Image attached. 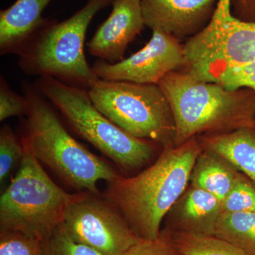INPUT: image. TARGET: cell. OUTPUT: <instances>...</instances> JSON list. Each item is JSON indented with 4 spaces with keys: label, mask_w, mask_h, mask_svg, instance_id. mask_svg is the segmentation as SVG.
Here are the masks:
<instances>
[{
    "label": "cell",
    "mask_w": 255,
    "mask_h": 255,
    "mask_svg": "<svg viewBox=\"0 0 255 255\" xmlns=\"http://www.w3.org/2000/svg\"><path fill=\"white\" fill-rule=\"evenodd\" d=\"M203 148L197 137L164 147L148 168L131 177L107 182L106 198L140 240H155L166 215L189 185L193 167Z\"/></svg>",
    "instance_id": "1"
},
{
    "label": "cell",
    "mask_w": 255,
    "mask_h": 255,
    "mask_svg": "<svg viewBox=\"0 0 255 255\" xmlns=\"http://www.w3.org/2000/svg\"><path fill=\"white\" fill-rule=\"evenodd\" d=\"M158 85L173 114L174 146L201 135L254 128L255 91L252 89L228 90L180 70L169 73Z\"/></svg>",
    "instance_id": "2"
},
{
    "label": "cell",
    "mask_w": 255,
    "mask_h": 255,
    "mask_svg": "<svg viewBox=\"0 0 255 255\" xmlns=\"http://www.w3.org/2000/svg\"><path fill=\"white\" fill-rule=\"evenodd\" d=\"M28 101L25 133L33 155L77 190L99 194L97 182H112L120 174L71 135L58 111L34 83L22 82Z\"/></svg>",
    "instance_id": "3"
},
{
    "label": "cell",
    "mask_w": 255,
    "mask_h": 255,
    "mask_svg": "<svg viewBox=\"0 0 255 255\" xmlns=\"http://www.w3.org/2000/svg\"><path fill=\"white\" fill-rule=\"evenodd\" d=\"M113 0H87L70 17L48 22L18 55V66L28 75L49 77L89 90L100 79L85 58V38L95 15Z\"/></svg>",
    "instance_id": "4"
},
{
    "label": "cell",
    "mask_w": 255,
    "mask_h": 255,
    "mask_svg": "<svg viewBox=\"0 0 255 255\" xmlns=\"http://www.w3.org/2000/svg\"><path fill=\"white\" fill-rule=\"evenodd\" d=\"M34 84L74 131L125 172L148 163L160 146L134 137L106 117L92 103L88 90L49 77L38 78Z\"/></svg>",
    "instance_id": "5"
},
{
    "label": "cell",
    "mask_w": 255,
    "mask_h": 255,
    "mask_svg": "<svg viewBox=\"0 0 255 255\" xmlns=\"http://www.w3.org/2000/svg\"><path fill=\"white\" fill-rule=\"evenodd\" d=\"M19 168L0 198V231H18L47 241L63 222L74 194L58 187L33 155L26 137Z\"/></svg>",
    "instance_id": "6"
},
{
    "label": "cell",
    "mask_w": 255,
    "mask_h": 255,
    "mask_svg": "<svg viewBox=\"0 0 255 255\" xmlns=\"http://www.w3.org/2000/svg\"><path fill=\"white\" fill-rule=\"evenodd\" d=\"M88 92L96 108L130 135L163 148L174 145L173 114L158 85L100 79Z\"/></svg>",
    "instance_id": "7"
},
{
    "label": "cell",
    "mask_w": 255,
    "mask_h": 255,
    "mask_svg": "<svg viewBox=\"0 0 255 255\" xmlns=\"http://www.w3.org/2000/svg\"><path fill=\"white\" fill-rule=\"evenodd\" d=\"M255 60V22L235 17L231 0H220L209 24L184 43L179 70L209 82L221 70Z\"/></svg>",
    "instance_id": "8"
},
{
    "label": "cell",
    "mask_w": 255,
    "mask_h": 255,
    "mask_svg": "<svg viewBox=\"0 0 255 255\" xmlns=\"http://www.w3.org/2000/svg\"><path fill=\"white\" fill-rule=\"evenodd\" d=\"M62 225L74 241L102 255H122L140 240L110 201L89 191L74 194Z\"/></svg>",
    "instance_id": "9"
},
{
    "label": "cell",
    "mask_w": 255,
    "mask_h": 255,
    "mask_svg": "<svg viewBox=\"0 0 255 255\" xmlns=\"http://www.w3.org/2000/svg\"><path fill=\"white\" fill-rule=\"evenodd\" d=\"M183 63L184 44L172 35L153 31L148 43L127 59L116 63L98 60L92 68L100 80L158 85Z\"/></svg>",
    "instance_id": "10"
},
{
    "label": "cell",
    "mask_w": 255,
    "mask_h": 255,
    "mask_svg": "<svg viewBox=\"0 0 255 255\" xmlns=\"http://www.w3.org/2000/svg\"><path fill=\"white\" fill-rule=\"evenodd\" d=\"M145 26L178 41L200 33L214 16L220 0H140Z\"/></svg>",
    "instance_id": "11"
},
{
    "label": "cell",
    "mask_w": 255,
    "mask_h": 255,
    "mask_svg": "<svg viewBox=\"0 0 255 255\" xmlns=\"http://www.w3.org/2000/svg\"><path fill=\"white\" fill-rule=\"evenodd\" d=\"M112 11L88 43L90 55L116 63L145 27L140 0H113Z\"/></svg>",
    "instance_id": "12"
},
{
    "label": "cell",
    "mask_w": 255,
    "mask_h": 255,
    "mask_svg": "<svg viewBox=\"0 0 255 255\" xmlns=\"http://www.w3.org/2000/svg\"><path fill=\"white\" fill-rule=\"evenodd\" d=\"M222 214V202L207 191L189 184L164 221L163 231L195 236H214Z\"/></svg>",
    "instance_id": "13"
},
{
    "label": "cell",
    "mask_w": 255,
    "mask_h": 255,
    "mask_svg": "<svg viewBox=\"0 0 255 255\" xmlns=\"http://www.w3.org/2000/svg\"><path fill=\"white\" fill-rule=\"evenodd\" d=\"M53 0H16L0 11V54L19 55L45 24L43 12Z\"/></svg>",
    "instance_id": "14"
},
{
    "label": "cell",
    "mask_w": 255,
    "mask_h": 255,
    "mask_svg": "<svg viewBox=\"0 0 255 255\" xmlns=\"http://www.w3.org/2000/svg\"><path fill=\"white\" fill-rule=\"evenodd\" d=\"M203 150L222 157L255 185V132L252 128L196 137Z\"/></svg>",
    "instance_id": "15"
},
{
    "label": "cell",
    "mask_w": 255,
    "mask_h": 255,
    "mask_svg": "<svg viewBox=\"0 0 255 255\" xmlns=\"http://www.w3.org/2000/svg\"><path fill=\"white\" fill-rule=\"evenodd\" d=\"M241 174L222 157L203 150L193 167L189 184L207 191L222 202Z\"/></svg>",
    "instance_id": "16"
},
{
    "label": "cell",
    "mask_w": 255,
    "mask_h": 255,
    "mask_svg": "<svg viewBox=\"0 0 255 255\" xmlns=\"http://www.w3.org/2000/svg\"><path fill=\"white\" fill-rule=\"evenodd\" d=\"M214 236L238 247L248 255H255V213H222Z\"/></svg>",
    "instance_id": "17"
},
{
    "label": "cell",
    "mask_w": 255,
    "mask_h": 255,
    "mask_svg": "<svg viewBox=\"0 0 255 255\" xmlns=\"http://www.w3.org/2000/svg\"><path fill=\"white\" fill-rule=\"evenodd\" d=\"M165 233L172 244L184 255H248L231 243L216 236L184 233Z\"/></svg>",
    "instance_id": "18"
},
{
    "label": "cell",
    "mask_w": 255,
    "mask_h": 255,
    "mask_svg": "<svg viewBox=\"0 0 255 255\" xmlns=\"http://www.w3.org/2000/svg\"><path fill=\"white\" fill-rule=\"evenodd\" d=\"M24 155L22 140H19L9 125L0 130V182L4 184Z\"/></svg>",
    "instance_id": "19"
},
{
    "label": "cell",
    "mask_w": 255,
    "mask_h": 255,
    "mask_svg": "<svg viewBox=\"0 0 255 255\" xmlns=\"http://www.w3.org/2000/svg\"><path fill=\"white\" fill-rule=\"evenodd\" d=\"M234 212L255 213V185L243 174L222 201V213Z\"/></svg>",
    "instance_id": "20"
},
{
    "label": "cell",
    "mask_w": 255,
    "mask_h": 255,
    "mask_svg": "<svg viewBox=\"0 0 255 255\" xmlns=\"http://www.w3.org/2000/svg\"><path fill=\"white\" fill-rule=\"evenodd\" d=\"M0 233V255H45L39 240L18 231Z\"/></svg>",
    "instance_id": "21"
},
{
    "label": "cell",
    "mask_w": 255,
    "mask_h": 255,
    "mask_svg": "<svg viewBox=\"0 0 255 255\" xmlns=\"http://www.w3.org/2000/svg\"><path fill=\"white\" fill-rule=\"evenodd\" d=\"M43 243L45 255H102L90 247L74 241L62 224Z\"/></svg>",
    "instance_id": "22"
},
{
    "label": "cell",
    "mask_w": 255,
    "mask_h": 255,
    "mask_svg": "<svg viewBox=\"0 0 255 255\" xmlns=\"http://www.w3.org/2000/svg\"><path fill=\"white\" fill-rule=\"evenodd\" d=\"M210 82H216L230 90L250 88L255 91V60L221 70Z\"/></svg>",
    "instance_id": "23"
},
{
    "label": "cell",
    "mask_w": 255,
    "mask_h": 255,
    "mask_svg": "<svg viewBox=\"0 0 255 255\" xmlns=\"http://www.w3.org/2000/svg\"><path fill=\"white\" fill-rule=\"evenodd\" d=\"M28 101L26 97L15 92L2 75L0 77V122L12 117L26 116Z\"/></svg>",
    "instance_id": "24"
},
{
    "label": "cell",
    "mask_w": 255,
    "mask_h": 255,
    "mask_svg": "<svg viewBox=\"0 0 255 255\" xmlns=\"http://www.w3.org/2000/svg\"><path fill=\"white\" fill-rule=\"evenodd\" d=\"M122 255H184L180 253L168 236L161 231L155 240H140Z\"/></svg>",
    "instance_id": "25"
},
{
    "label": "cell",
    "mask_w": 255,
    "mask_h": 255,
    "mask_svg": "<svg viewBox=\"0 0 255 255\" xmlns=\"http://www.w3.org/2000/svg\"><path fill=\"white\" fill-rule=\"evenodd\" d=\"M235 17L247 22H255V0H231Z\"/></svg>",
    "instance_id": "26"
},
{
    "label": "cell",
    "mask_w": 255,
    "mask_h": 255,
    "mask_svg": "<svg viewBox=\"0 0 255 255\" xmlns=\"http://www.w3.org/2000/svg\"><path fill=\"white\" fill-rule=\"evenodd\" d=\"M253 129H254V130H255V122L254 128H253Z\"/></svg>",
    "instance_id": "27"
}]
</instances>
